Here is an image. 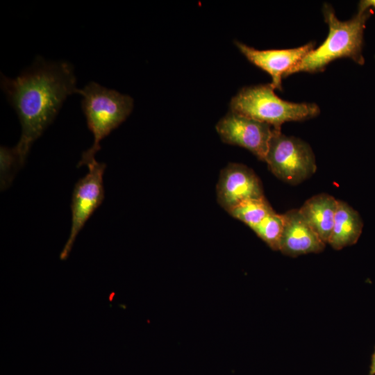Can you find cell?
Masks as SVG:
<instances>
[{"mask_svg":"<svg viewBox=\"0 0 375 375\" xmlns=\"http://www.w3.org/2000/svg\"><path fill=\"white\" fill-rule=\"evenodd\" d=\"M216 129L224 142L244 147L263 161L274 132L266 123L231 111L219 121Z\"/></svg>","mask_w":375,"mask_h":375,"instance_id":"7","label":"cell"},{"mask_svg":"<svg viewBox=\"0 0 375 375\" xmlns=\"http://www.w3.org/2000/svg\"><path fill=\"white\" fill-rule=\"evenodd\" d=\"M78 93L83 97L81 106L88 126L94 136L92 147L84 151L78 167L88 166L95 160L101 149L100 142L119 126L130 115L133 99L116 90L108 89L92 81Z\"/></svg>","mask_w":375,"mask_h":375,"instance_id":"3","label":"cell"},{"mask_svg":"<svg viewBox=\"0 0 375 375\" xmlns=\"http://www.w3.org/2000/svg\"><path fill=\"white\" fill-rule=\"evenodd\" d=\"M374 374H375V349L372 356V361H371L369 375H374Z\"/></svg>","mask_w":375,"mask_h":375,"instance_id":"17","label":"cell"},{"mask_svg":"<svg viewBox=\"0 0 375 375\" xmlns=\"http://www.w3.org/2000/svg\"><path fill=\"white\" fill-rule=\"evenodd\" d=\"M265 197L259 178L241 164H229L221 172L217 185L219 205L228 212L240 203Z\"/></svg>","mask_w":375,"mask_h":375,"instance_id":"8","label":"cell"},{"mask_svg":"<svg viewBox=\"0 0 375 375\" xmlns=\"http://www.w3.org/2000/svg\"><path fill=\"white\" fill-rule=\"evenodd\" d=\"M369 8L375 9V0L360 1L358 4V11H366L369 10Z\"/></svg>","mask_w":375,"mask_h":375,"instance_id":"16","label":"cell"},{"mask_svg":"<svg viewBox=\"0 0 375 375\" xmlns=\"http://www.w3.org/2000/svg\"><path fill=\"white\" fill-rule=\"evenodd\" d=\"M273 212L274 210L263 197L247 200L234 207L228 213L252 229Z\"/></svg>","mask_w":375,"mask_h":375,"instance_id":"13","label":"cell"},{"mask_svg":"<svg viewBox=\"0 0 375 375\" xmlns=\"http://www.w3.org/2000/svg\"><path fill=\"white\" fill-rule=\"evenodd\" d=\"M265 162L275 176L292 185L306 180L317 170L315 157L308 144L276 129Z\"/></svg>","mask_w":375,"mask_h":375,"instance_id":"5","label":"cell"},{"mask_svg":"<svg viewBox=\"0 0 375 375\" xmlns=\"http://www.w3.org/2000/svg\"><path fill=\"white\" fill-rule=\"evenodd\" d=\"M322 12L329 28L326 39L289 70L284 77L301 72H321L329 62L341 58H351L358 65L364 64L363 34L370 12L358 11L347 21L338 19L329 4L324 5Z\"/></svg>","mask_w":375,"mask_h":375,"instance_id":"2","label":"cell"},{"mask_svg":"<svg viewBox=\"0 0 375 375\" xmlns=\"http://www.w3.org/2000/svg\"><path fill=\"white\" fill-rule=\"evenodd\" d=\"M283 215L284 228L279 248L281 253L296 257L324 250L326 244L304 220L299 209H292Z\"/></svg>","mask_w":375,"mask_h":375,"instance_id":"10","label":"cell"},{"mask_svg":"<svg viewBox=\"0 0 375 375\" xmlns=\"http://www.w3.org/2000/svg\"><path fill=\"white\" fill-rule=\"evenodd\" d=\"M269 84L242 88L231 101V111L266 123L281 131L286 122L303 121L317 116L319 108L313 103L284 101Z\"/></svg>","mask_w":375,"mask_h":375,"instance_id":"4","label":"cell"},{"mask_svg":"<svg viewBox=\"0 0 375 375\" xmlns=\"http://www.w3.org/2000/svg\"><path fill=\"white\" fill-rule=\"evenodd\" d=\"M76 83L69 63L42 58H38L31 68L14 78L1 76V88L22 126L19 141L14 147L21 166L33 143L52 123L66 98L78 93Z\"/></svg>","mask_w":375,"mask_h":375,"instance_id":"1","label":"cell"},{"mask_svg":"<svg viewBox=\"0 0 375 375\" xmlns=\"http://www.w3.org/2000/svg\"><path fill=\"white\" fill-rule=\"evenodd\" d=\"M237 47L251 63L267 72L272 77L270 85L282 90V78L315 49V42L294 49L257 50L237 42Z\"/></svg>","mask_w":375,"mask_h":375,"instance_id":"9","label":"cell"},{"mask_svg":"<svg viewBox=\"0 0 375 375\" xmlns=\"http://www.w3.org/2000/svg\"><path fill=\"white\" fill-rule=\"evenodd\" d=\"M363 227L359 213L346 202L338 200L333 226L328 244L335 250L353 245L358 240Z\"/></svg>","mask_w":375,"mask_h":375,"instance_id":"12","label":"cell"},{"mask_svg":"<svg viewBox=\"0 0 375 375\" xmlns=\"http://www.w3.org/2000/svg\"><path fill=\"white\" fill-rule=\"evenodd\" d=\"M283 228V215L278 214L274 211L252 230L272 249L279 251Z\"/></svg>","mask_w":375,"mask_h":375,"instance_id":"14","label":"cell"},{"mask_svg":"<svg viewBox=\"0 0 375 375\" xmlns=\"http://www.w3.org/2000/svg\"><path fill=\"white\" fill-rule=\"evenodd\" d=\"M88 167V174L78 181L73 190L72 226L60 256L61 260L68 257L77 235L104 199L103 174L106 165L95 160Z\"/></svg>","mask_w":375,"mask_h":375,"instance_id":"6","label":"cell"},{"mask_svg":"<svg viewBox=\"0 0 375 375\" xmlns=\"http://www.w3.org/2000/svg\"><path fill=\"white\" fill-rule=\"evenodd\" d=\"M21 166L15 148L1 147V187L4 189L12 182L15 169Z\"/></svg>","mask_w":375,"mask_h":375,"instance_id":"15","label":"cell"},{"mask_svg":"<svg viewBox=\"0 0 375 375\" xmlns=\"http://www.w3.org/2000/svg\"><path fill=\"white\" fill-rule=\"evenodd\" d=\"M337 206V199L322 193L310 197L299 208L304 220L325 244L331 235Z\"/></svg>","mask_w":375,"mask_h":375,"instance_id":"11","label":"cell"}]
</instances>
